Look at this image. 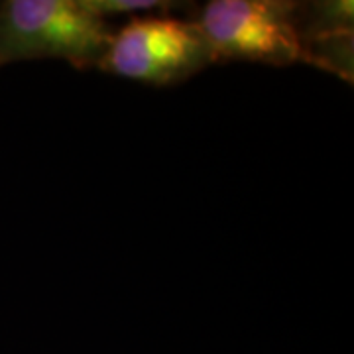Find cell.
Segmentation results:
<instances>
[{
    "instance_id": "cell-2",
    "label": "cell",
    "mask_w": 354,
    "mask_h": 354,
    "mask_svg": "<svg viewBox=\"0 0 354 354\" xmlns=\"http://www.w3.org/2000/svg\"><path fill=\"white\" fill-rule=\"evenodd\" d=\"M295 12L297 4L281 0H213L203 8L197 26L213 62L315 64L295 24Z\"/></svg>"
},
{
    "instance_id": "cell-1",
    "label": "cell",
    "mask_w": 354,
    "mask_h": 354,
    "mask_svg": "<svg viewBox=\"0 0 354 354\" xmlns=\"http://www.w3.org/2000/svg\"><path fill=\"white\" fill-rule=\"evenodd\" d=\"M106 20L81 0H6L0 4V67L26 59H64L99 67L111 41Z\"/></svg>"
},
{
    "instance_id": "cell-4",
    "label": "cell",
    "mask_w": 354,
    "mask_h": 354,
    "mask_svg": "<svg viewBox=\"0 0 354 354\" xmlns=\"http://www.w3.org/2000/svg\"><path fill=\"white\" fill-rule=\"evenodd\" d=\"M81 4L88 12L97 16H111V14H134V12H152V10H169L176 6L174 2L162 0H81Z\"/></svg>"
},
{
    "instance_id": "cell-3",
    "label": "cell",
    "mask_w": 354,
    "mask_h": 354,
    "mask_svg": "<svg viewBox=\"0 0 354 354\" xmlns=\"http://www.w3.org/2000/svg\"><path fill=\"white\" fill-rule=\"evenodd\" d=\"M211 62V51L197 22L146 16L113 32L99 69L142 83L174 85Z\"/></svg>"
}]
</instances>
